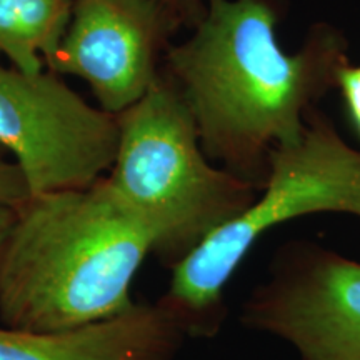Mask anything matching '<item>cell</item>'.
Listing matches in <instances>:
<instances>
[{"label":"cell","mask_w":360,"mask_h":360,"mask_svg":"<svg viewBox=\"0 0 360 360\" xmlns=\"http://www.w3.org/2000/svg\"><path fill=\"white\" fill-rule=\"evenodd\" d=\"M278 19L281 0H205L162 65L192 112L207 157L259 191L272 152L302 134L350 62L349 39L328 22L310 27L295 52L283 51Z\"/></svg>","instance_id":"obj_1"},{"label":"cell","mask_w":360,"mask_h":360,"mask_svg":"<svg viewBox=\"0 0 360 360\" xmlns=\"http://www.w3.org/2000/svg\"><path fill=\"white\" fill-rule=\"evenodd\" d=\"M152 237L105 180L29 197L0 262V326L62 332L97 323L135 304L134 278Z\"/></svg>","instance_id":"obj_2"},{"label":"cell","mask_w":360,"mask_h":360,"mask_svg":"<svg viewBox=\"0 0 360 360\" xmlns=\"http://www.w3.org/2000/svg\"><path fill=\"white\" fill-rule=\"evenodd\" d=\"M117 120L119 147L103 180L150 233L152 254L165 267L257 199V187L207 157L192 112L164 70Z\"/></svg>","instance_id":"obj_3"},{"label":"cell","mask_w":360,"mask_h":360,"mask_svg":"<svg viewBox=\"0 0 360 360\" xmlns=\"http://www.w3.org/2000/svg\"><path fill=\"white\" fill-rule=\"evenodd\" d=\"M322 212L360 219V148L349 146L315 107L302 134L272 152L257 199L174 265L155 304L184 337L217 335L227 315L225 285L252 247L277 225Z\"/></svg>","instance_id":"obj_4"},{"label":"cell","mask_w":360,"mask_h":360,"mask_svg":"<svg viewBox=\"0 0 360 360\" xmlns=\"http://www.w3.org/2000/svg\"><path fill=\"white\" fill-rule=\"evenodd\" d=\"M119 120L90 103L62 75L0 64V148L30 197L85 188L109 174Z\"/></svg>","instance_id":"obj_5"},{"label":"cell","mask_w":360,"mask_h":360,"mask_svg":"<svg viewBox=\"0 0 360 360\" xmlns=\"http://www.w3.org/2000/svg\"><path fill=\"white\" fill-rule=\"evenodd\" d=\"M240 321L289 342L302 360H360V262L314 242H290Z\"/></svg>","instance_id":"obj_6"},{"label":"cell","mask_w":360,"mask_h":360,"mask_svg":"<svg viewBox=\"0 0 360 360\" xmlns=\"http://www.w3.org/2000/svg\"><path fill=\"white\" fill-rule=\"evenodd\" d=\"M177 32L159 0H74L64 39L45 69L80 79L101 109L119 115L159 77Z\"/></svg>","instance_id":"obj_7"},{"label":"cell","mask_w":360,"mask_h":360,"mask_svg":"<svg viewBox=\"0 0 360 360\" xmlns=\"http://www.w3.org/2000/svg\"><path fill=\"white\" fill-rule=\"evenodd\" d=\"M186 337L157 304L62 332L0 326V360H174Z\"/></svg>","instance_id":"obj_8"},{"label":"cell","mask_w":360,"mask_h":360,"mask_svg":"<svg viewBox=\"0 0 360 360\" xmlns=\"http://www.w3.org/2000/svg\"><path fill=\"white\" fill-rule=\"evenodd\" d=\"M74 0H0V56L25 74H39L57 52Z\"/></svg>","instance_id":"obj_9"},{"label":"cell","mask_w":360,"mask_h":360,"mask_svg":"<svg viewBox=\"0 0 360 360\" xmlns=\"http://www.w3.org/2000/svg\"><path fill=\"white\" fill-rule=\"evenodd\" d=\"M25 180L4 148H0V207L17 209L29 199Z\"/></svg>","instance_id":"obj_10"},{"label":"cell","mask_w":360,"mask_h":360,"mask_svg":"<svg viewBox=\"0 0 360 360\" xmlns=\"http://www.w3.org/2000/svg\"><path fill=\"white\" fill-rule=\"evenodd\" d=\"M337 90L340 92L350 125L360 139V65L347 62L342 67L337 79Z\"/></svg>","instance_id":"obj_11"},{"label":"cell","mask_w":360,"mask_h":360,"mask_svg":"<svg viewBox=\"0 0 360 360\" xmlns=\"http://www.w3.org/2000/svg\"><path fill=\"white\" fill-rule=\"evenodd\" d=\"M170 13L179 30L192 29L204 13L205 0H159Z\"/></svg>","instance_id":"obj_12"},{"label":"cell","mask_w":360,"mask_h":360,"mask_svg":"<svg viewBox=\"0 0 360 360\" xmlns=\"http://www.w3.org/2000/svg\"><path fill=\"white\" fill-rule=\"evenodd\" d=\"M15 210L17 209H12V207H0V262H2L4 250H6L13 222H15Z\"/></svg>","instance_id":"obj_13"}]
</instances>
